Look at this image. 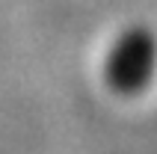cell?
<instances>
[{"label":"cell","mask_w":157,"mask_h":154,"mask_svg":"<svg viewBox=\"0 0 157 154\" xmlns=\"http://www.w3.org/2000/svg\"><path fill=\"white\" fill-rule=\"evenodd\" d=\"M157 74V39L148 30H128L104 60V80L116 95H142Z\"/></svg>","instance_id":"cell-1"}]
</instances>
